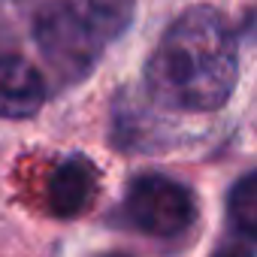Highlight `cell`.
<instances>
[{"label":"cell","instance_id":"obj_5","mask_svg":"<svg viewBox=\"0 0 257 257\" xmlns=\"http://www.w3.org/2000/svg\"><path fill=\"white\" fill-rule=\"evenodd\" d=\"M97 182H100V173L88 158L73 155L61 161L49 179V212L55 218L82 215L97 194Z\"/></svg>","mask_w":257,"mask_h":257},{"label":"cell","instance_id":"obj_6","mask_svg":"<svg viewBox=\"0 0 257 257\" xmlns=\"http://www.w3.org/2000/svg\"><path fill=\"white\" fill-rule=\"evenodd\" d=\"M227 230L242 251L257 245V170L245 173L227 194Z\"/></svg>","mask_w":257,"mask_h":257},{"label":"cell","instance_id":"obj_7","mask_svg":"<svg viewBox=\"0 0 257 257\" xmlns=\"http://www.w3.org/2000/svg\"><path fill=\"white\" fill-rule=\"evenodd\" d=\"M64 4L103 40L121 37L134 22V0H64Z\"/></svg>","mask_w":257,"mask_h":257},{"label":"cell","instance_id":"obj_4","mask_svg":"<svg viewBox=\"0 0 257 257\" xmlns=\"http://www.w3.org/2000/svg\"><path fill=\"white\" fill-rule=\"evenodd\" d=\"M46 103V79L34 64L13 52H0V115L31 118Z\"/></svg>","mask_w":257,"mask_h":257},{"label":"cell","instance_id":"obj_2","mask_svg":"<svg viewBox=\"0 0 257 257\" xmlns=\"http://www.w3.org/2000/svg\"><path fill=\"white\" fill-rule=\"evenodd\" d=\"M34 34H37V46H40L49 70L64 85L82 82L94 70V64L103 52V40L64 4V0L46 7L37 16Z\"/></svg>","mask_w":257,"mask_h":257},{"label":"cell","instance_id":"obj_3","mask_svg":"<svg viewBox=\"0 0 257 257\" xmlns=\"http://www.w3.org/2000/svg\"><path fill=\"white\" fill-rule=\"evenodd\" d=\"M127 218L149 236H179L191 227L197 215L194 194L170 176H140L127 191Z\"/></svg>","mask_w":257,"mask_h":257},{"label":"cell","instance_id":"obj_1","mask_svg":"<svg viewBox=\"0 0 257 257\" xmlns=\"http://www.w3.org/2000/svg\"><path fill=\"white\" fill-rule=\"evenodd\" d=\"M236 37L212 7L182 13L146 64L149 94L179 112L221 109L236 88Z\"/></svg>","mask_w":257,"mask_h":257}]
</instances>
